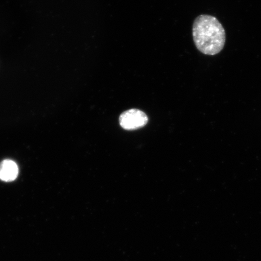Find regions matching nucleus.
Listing matches in <instances>:
<instances>
[{"instance_id": "obj_1", "label": "nucleus", "mask_w": 261, "mask_h": 261, "mask_svg": "<svg viewBox=\"0 0 261 261\" xmlns=\"http://www.w3.org/2000/svg\"><path fill=\"white\" fill-rule=\"evenodd\" d=\"M192 35L196 47L204 55L219 54L226 43V32L223 25L211 15H201L196 18Z\"/></svg>"}, {"instance_id": "obj_2", "label": "nucleus", "mask_w": 261, "mask_h": 261, "mask_svg": "<svg viewBox=\"0 0 261 261\" xmlns=\"http://www.w3.org/2000/svg\"><path fill=\"white\" fill-rule=\"evenodd\" d=\"M148 122V118L146 114L138 109L127 110L119 117L120 126L126 130H135L142 128Z\"/></svg>"}, {"instance_id": "obj_3", "label": "nucleus", "mask_w": 261, "mask_h": 261, "mask_svg": "<svg viewBox=\"0 0 261 261\" xmlns=\"http://www.w3.org/2000/svg\"><path fill=\"white\" fill-rule=\"evenodd\" d=\"M18 173V165L11 160H5L0 163V179L2 181H14L17 178Z\"/></svg>"}]
</instances>
